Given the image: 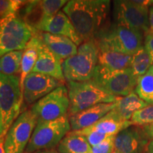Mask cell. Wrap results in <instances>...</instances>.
I'll list each match as a JSON object with an SVG mask.
<instances>
[{
    "mask_svg": "<svg viewBox=\"0 0 153 153\" xmlns=\"http://www.w3.org/2000/svg\"><path fill=\"white\" fill-rule=\"evenodd\" d=\"M111 8L107 0H71L63 7L83 42L95 39L104 27Z\"/></svg>",
    "mask_w": 153,
    "mask_h": 153,
    "instance_id": "6da1fadb",
    "label": "cell"
},
{
    "mask_svg": "<svg viewBox=\"0 0 153 153\" xmlns=\"http://www.w3.org/2000/svg\"><path fill=\"white\" fill-rule=\"evenodd\" d=\"M24 101L19 76L0 73V137H5L22 114Z\"/></svg>",
    "mask_w": 153,
    "mask_h": 153,
    "instance_id": "7a4b0ae2",
    "label": "cell"
},
{
    "mask_svg": "<svg viewBox=\"0 0 153 153\" xmlns=\"http://www.w3.org/2000/svg\"><path fill=\"white\" fill-rule=\"evenodd\" d=\"M99 49L96 39L83 42L75 55L62 62L67 82H86L92 79L98 65Z\"/></svg>",
    "mask_w": 153,
    "mask_h": 153,
    "instance_id": "3957f363",
    "label": "cell"
},
{
    "mask_svg": "<svg viewBox=\"0 0 153 153\" xmlns=\"http://www.w3.org/2000/svg\"><path fill=\"white\" fill-rule=\"evenodd\" d=\"M143 34L121 25L113 24L104 27L96 37L99 49H108L133 55L143 46Z\"/></svg>",
    "mask_w": 153,
    "mask_h": 153,
    "instance_id": "277c9868",
    "label": "cell"
},
{
    "mask_svg": "<svg viewBox=\"0 0 153 153\" xmlns=\"http://www.w3.org/2000/svg\"><path fill=\"white\" fill-rule=\"evenodd\" d=\"M67 88L70 99L68 113L69 117L95 105L114 103L118 99L101 89L91 80L68 82Z\"/></svg>",
    "mask_w": 153,
    "mask_h": 153,
    "instance_id": "5b68a950",
    "label": "cell"
},
{
    "mask_svg": "<svg viewBox=\"0 0 153 153\" xmlns=\"http://www.w3.org/2000/svg\"><path fill=\"white\" fill-rule=\"evenodd\" d=\"M69 116L45 122H38L24 153L53 149L70 132Z\"/></svg>",
    "mask_w": 153,
    "mask_h": 153,
    "instance_id": "8992f818",
    "label": "cell"
},
{
    "mask_svg": "<svg viewBox=\"0 0 153 153\" xmlns=\"http://www.w3.org/2000/svg\"><path fill=\"white\" fill-rule=\"evenodd\" d=\"M137 79L131 68L110 70L97 65L91 81L109 94L123 97L135 91Z\"/></svg>",
    "mask_w": 153,
    "mask_h": 153,
    "instance_id": "52a82bcc",
    "label": "cell"
},
{
    "mask_svg": "<svg viewBox=\"0 0 153 153\" xmlns=\"http://www.w3.org/2000/svg\"><path fill=\"white\" fill-rule=\"evenodd\" d=\"M36 34L18 14L1 19L0 57L9 52L24 51Z\"/></svg>",
    "mask_w": 153,
    "mask_h": 153,
    "instance_id": "ba28073f",
    "label": "cell"
},
{
    "mask_svg": "<svg viewBox=\"0 0 153 153\" xmlns=\"http://www.w3.org/2000/svg\"><path fill=\"white\" fill-rule=\"evenodd\" d=\"M37 123V117L31 110L23 111L6 135V153H24Z\"/></svg>",
    "mask_w": 153,
    "mask_h": 153,
    "instance_id": "9c48e42d",
    "label": "cell"
},
{
    "mask_svg": "<svg viewBox=\"0 0 153 153\" xmlns=\"http://www.w3.org/2000/svg\"><path fill=\"white\" fill-rule=\"evenodd\" d=\"M114 18L116 24L131 28L146 35L150 31L149 9L135 1H114Z\"/></svg>",
    "mask_w": 153,
    "mask_h": 153,
    "instance_id": "30bf717a",
    "label": "cell"
},
{
    "mask_svg": "<svg viewBox=\"0 0 153 153\" xmlns=\"http://www.w3.org/2000/svg\"><path fill=\"white\" fill-rule=\"evenodd\" d=\"M69 106L68 88L61 85L35 103L30 110L37 117L38 122H45L67 116Z\"/></svg>",
    "mask_w": 153,
    "mask_h": 153,
    "instance_id": "8fae6325",
    "label": "cell"
},
{
    "mask_svg": "<svg viewBox=\"0 0 153 153\" xmlns=\"http://www.w3.org/2000/svg\"><path fill=\"white\" fill-rule=\"evenodd\" d=\"M61 85L62 82L51 76L31 72L23 85L24 101L28 104H35Z\"/></svg>",
    "mask_w": 153,
    "mask_h": 153,
    "instance_id": "7c38bea8",
    "label": "cell"
},
{
    "mask_svg": "<svg viewBox=\"0 0 153 153\" xmlns=\"http://www.w3.org/2000/svg\"><path fill=\"white\" fill-rule=\"evenodd\" d=\"M149 139L143 127L131 126L115 136L114 150L120 153H145Z\"/></svg>",
    "mask_w": 153,
    "mask_h": 153,
    "instance_id": "4fadbf2b",
    "label": "cell"
},
{
    "mask_svg": "<svg viewBox=\"0 0 153 153\" xmlns=\"http://www.w3.org/2000/svg\"><path fill=\"white\" fill-rule=\"evenodd\" d=\"M38 31L65 36L70 38L77 46L83 43L71 21L62 11H60L54 16L44 19L40 25Z\"/></svg>",
    "mask_w": 153,
    "mask_h": 153,
    "instance_id": "5bb4252c",
    "label": "cell"
},
{
    "mask_svg": "<svg viewBox=\"0 0 153 153\" xmlns=\"http://www.w3.org/2000/svg\"><path fill=\"white\" fill-rule=\"evenodd\" d=\"M32 72L50 76L62 83L65 82L61 60L45 46L41 40L38 47L37 61Z\"/></svg>",
    "mask_w": 153,
    "mask_h": 153,
    "instance_id": "9a60e30c",
    "label": "cell"
},
{
    "mask_svg": "<svg viewBox=\"0 0 153 153\" xmlns=\"http://www.w3.org/2000/svg\"><path fill=\"white\" fill-rule=\"evenodd\" d=\"M114 107L115 102L99 104L70 116L69 121L72 131H81L90 127L114 109Z\"/></svg>",
    "mask_w": 153,
    "mask_h": 153,
    "instance_id": "2e32d148",
    "label": "cell"
},
{
    "mask_svg": "<svg viewBox=\"0 0 153 153\" xmlns=\"http://www.w3.org/2000/svg\"><path fill=\"white\" fill-rule=\"evenodd\" d=\"M38 36L45 46L60 60H65L77 52V45L70 38L45 32H40Z\"/></svg>",
    "mask_w": 153,
    "mask_h": 153,
    "instance_id": "e0dca14e",
    "label": "cell"
},
{
    "mask_svg": "<svg viewBox=\"0 0 153 153\" xmlns=\"http://www.w3.org/2000/svg\"><path fill=\"white\" fill-rule=\"evenodd\" d=\"M131 126H133V124L131 120L121 119L117 114L112 110L94 125L87 128V129L111 136L116 135L120 131Z\"/></svg>",
    "mask_w": 153,
    "mask_h": 153,
    "instance_id": "ac0fdd59",
    "label": "cell"
},
{
    "mask_svg": "<svg viewBox=\"0 0 153 153\" xmlns=\"http://www.w3.org/2000/svg\"><path fill=\"white\" fill-rule=\"evenodd\" d=\"M148 105V103L142 100L134 91L126 97H118L113 110L121 119L131 120L134 113Z\"/></svg>",
    "mask_w": 153,
    "mask_h": 153,
    "instance_id": "d6986e66",
    "label": "cell"
},
{
    "mask_svg": "<svg viewBox=\"0 0 153 153\" xmlns=\"http://www.w3.org/2000/svg\"><path fill=\"white\" fill-rule=\"evenodd\" d=\"M133 55L108 49L99 50L98 65L110 70H121L131 68Z\"/></svg>",
    "mask_w": 153,
    "mask_h": 153,
    "instance_id": "ffe728a7",
    "label": "cell"
},
{
    "mask_svg": "<svg viewBox=\"0 0 153 153\" xmlns=\"http://www.w3.org/2000/svg\"><path fill=\"white\" fill-rule=\"evenodd\" d=\"M40 39L39 36L36 34L28 42L24 50L22 59L20 70V85L23 92V85L24 80L28 74L32 72L35 66L38 57V47H39Z\"/></svg>",
    "mask_w": 153,
    "mask_h": 153,
    "instance_id": "44dd1931",
    "label": "cell"
},
{
    "mask_svg": "<svg viewBox=\"0 0 153 153\" xmlns=\"http://www.w3.org/2000/svg\"><path fill=\"white\" fill-rule=\"evenodd\" d=\"M60 153H91V147L84 136L70 131L57 146Z\"/></svg>",
    "mask_w": 153,
    "mask_h": 153,
    "instance_id": "7402d4cb",
    "label": "cell"
},
{
    "mask_svg": "<svg viewBox=\"0 0 153 153\" xmlns=\"http://www.w3.org/2000/svg\"><path fill=\"white\" fill-rule=\"evenodd\" d=\"M135 92L142 100L153 104V65L137 79Z\"/></svg>",
    "mask_w": 153,
    "mask_h": 153,
    "instance_id": "603a6c76",
    "label": "cell"
},
{
    "mask_svg": "<svg viewBox=\"0 0 153 153\" xmlns=\"http://www.w3.org/2000/svg\"><path fill=\"white\" fill-rule=\"evenodd\" d=\"M24 51L9 52L0 57V73L5 75H16L21 70Z\"/></svg>",
    "mask_w": 153,
    "mask_h": 153,
    "instance_id": "cb8c5ba5",
    "label": "cell"
},
{
    "mask_svg": "<svg viewBox=\"0 0 153 153\" xmlns=\"http://www.w3.org/2000/svg\"><path fill=\"white\" fill-rule=\"evenodd\" d=\"M152 66L150 57L144 45L133 55L131 68L135 76L138 79L146 73Z\"/></svg>",
    "mask_w": 153,
    "mask_h": 153,
    "instance_id": "d4e9b609",
    "label": "cell"
},
{
    "mask_svg": "<svg viewBox=\"0 0 153 153\" xmlns=\"http://www.w3.org/2000/svg\"><path fill=\"white\" fill-rule=\"evenodd\" d=\"M131 121L133 126L144 127L153 123V104L148 105L135 111L132 116Z\"/></svg>",
    "mask_w": 153,
    "mask_h": 153,
    "instance_id": "484cf974",
    "label": "cell"
},
{
    "mask_svg": "<svg viewBox=\"0 0 153 153\" xmlns=\"http://www.w3.org/2000/svg\"><path fill=\"white\" fill-rule=\"evenodd\" d=\"M26 1L22 0H0V19L18 14Z\"/></svg>",
    "mask_w": 153,
    "mask_h": 153,
    "instance_id": "4316f807",
    "label": "cell"
},
{
    "mask_svg": "<svg viewBox=\"0 0 153 153\" xmlns=\"http://www.w3.org/2000/svg\"><path fill=\"white\" fill-rule=\"evenodd\" d=\"M68 1L66 0H41V4L43 7L45 19L57 14L60 9L66 5Z\"/></svg>",
    "mask_w": 153,
    "mask_h": 153,
    "instance_id": "83f0119b",
    "label": "cell"
},
{
    "mask_svg": "<svg viewBox=\"0 0 153 153\" xmlns=\"http://www.w3.org/2000/svg\"><path fill=\"white\" fill-rule=\"evenodd\" d=\"M72 133L74 134H77V135H80L84 136L90 145L91 147L96 146V145L100 144L103 141L110 137L109 135H104V134L99 133L98 132L89 131L87 128L81 130V131H72ZM112 136V135H111Z\"/></svg>",
    "mask_w": 153,
    "mask_h": 153,
    "instance_id": "f1b7e54d",
    "label": "cell"
},
{
    "mask_svg": "<svg viewBox=\"0 0 153 153\" xmlns=\"http://www.w3.org/2000/svg\"><path fill=\"white\" fill-rule=\"evenodd\" d=\"M115 136L108 137L100 144L91 147V153H112L114 151Z\"/></svg>",
    "mask_w": 153,
    "mask_h": 153,
    "instance_id": "f546056e",
    "label": "cell"
},
{
    "mask_svg": "<svg viewBox=\"0 0 153 153\" xmlns=\"http://www.w3.org/2000/svg\"><path fill=\"white\" fill-rule=\"evenodd\" d=\"M144 46L150 57L152 65H153V31L152 30L145 35Z\"/></svg>",
    "mask_w": 153,
    "mask_h": 153,
    "instance_id": "4dcf8cb0",
    "label": "cell"
},
{
    "mask_svg": "<svg viewBox=\"0 0 153 153\" xmlns=\"http://www.w3.org/2000/svg\"><path fill=\"white\" fill-rule=\"evenodd\" d=\"M143 128L145 133L148 135L149 138L153 140V123L150 124V125L144 126Z\"/></svg>",
    "mask_w": 153,
    "mask_h": 153,
    "instance_id": "1f68e13d",
    "label": "cell"
},
{
    "mask_svg": "<svg viewBox=\"0 0 153 153\" xmlns=\"http://www.w3.org/2000/svg\"><path fill=\"white\" fill-rule=\"evenodd\" d=\"M149 22H150V30L153 31V6L149 8Z\"/></svg>",
    "mask_w": 153,
    "mask_h": 153,
    "instance_id": "d6a6232c",
    "label": "cell"
},
{
    "mask_svg": "<svg viewBox=\"0 0 153 153\" xmlns=\"http://www.w3.org/2000/svg\"><path fill=\"white\" fill-rule=\"evenodd\" d=\"M145 153H153V140H151L147 145L146 150Z\"/></svg>",
    "mask_w": 153,
    "mask_h": 153,
    "instance_id": "836d02e7",
    "label": "cell"
},
{
    "mask_svg": "<svg viewBox=\"0 0 153 153\" xmlns=\"http://www.w3.org/2000/svg\"><path fill=\"white\" fill-rule=\"evenodd\" d=\"M33 153H60L57 150H55L54 149H48V150H42L39 151H36Z\"/></svg>",
    "mask_w": 153,
    "mask_h": 153,
    "instance_id": "e575fe53",
    "label": "cell"
},
{
    "mask_svg": "<svg viewBox=\"0 0 153 153\" xmlns=\"http://www.w3.org/2000/svg\"><path fill=\"white\" fill-rule=\"evenodd\" d=\"M4 138L0 137V153H6L4 150Z\"/></svg>",
    "mask_w": 153,
    "mask_h": 153,
    "instance_id": "d590c367",
    "label": "cell"
},
{
    "mask_svg": "<svg viewBox=\"0 0 153 153\" xmlns=\"http://www.w3.org/2000/svg\"><path fill=\"white\" fill-rule=\"evenodd\" d=\"M112 153H120V152H118V151H116V150H114V152H113Z\"/></svg>",
    "mask_w": 153,
    "mask_h": 153,
    "instance_id": "8d00e7d4",
    "label": "cell"
},
{
    "mask_svg": "<svg viewBox=\"0 0 153 153\" xmlns=\"http://www.w3.org/2000/svg\"><path fill=\"white\" fill-rule=\"evenodd\" d=\"M0 23H1V19H0Z\"/></svg>",
    "mask_w": 153,
    "mask_h": 153,
    "instance_id": "74e56055",
    "label": "cell"
}]
</instances>
